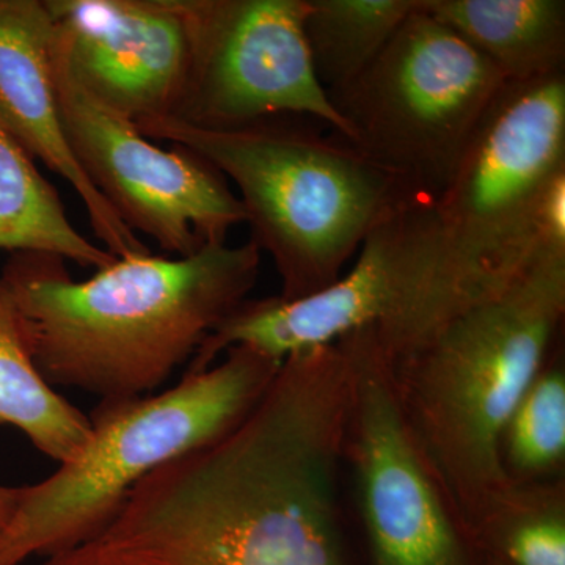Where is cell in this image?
<instances>
[{
  "mask_svg": "<svg viewBox=\"0 0 565 565\" xmlns=\"http://www.w3.org/2000/svg\"><path fill=\"white\" fill-rule=\"evenodd\" d=\"M349 394L343 338L289 355L236 429L152 471L85 548L117 565H364Z\"/></svg>",
  "mask_w": 565,
  "mask_h": 565,
  "instance_id": "obj_1",
  "label": "cell"
},
{
  "mask_svg": "<svg viewBox=\"0 0 565 565\" xmlns=\"http://www.w3.org/2000/svg\"><path fill=\"white\" fill-rule=\"evenodd\" d=\"M262 256L250 241L206 245L184 258L145 253L77 281L61 256L17 252L0 281L52 388L129 399L166 384L250 299Z\"/></svg>",
  "mask_w": 565,
  "mask_h": 565,
  "instance_id": "obj_2",
  "label": "cell"
},
{
  "mask_svg": "<svg viewBox=\"0 0 565 565\" xmlns=\"http://www.w3.org/2000/svg\"><path fill=\"white\" fill-rule=\"evenodd\" d=\"M564 319L565 252H545L393 360L405 422L470 531L509 484L501 430L563 341Z\"/></svg>",
  "mask_w": 565,
  "mask_h": 565,
  "instance_id": "obj_3",
  "label": "cell"
},
{
  "mask_svg": "<svg viewBox=\"0 0 565 565\" xmlns=\"http://www.w3.org/2000/svg\"><path fill=\"white\" fill-rule=\"evenodd\" d=\"M313 122L280 115L226 129L177 118L137 125L148 139L195 152L233 182L248 241L273 259L285 300L332 285L379 223L419 200L351 141Z\"/></svg>",
  "mask_w": 565,
  "mask_h": 565,
  "instance_id": "obj_4",
  "label": "cell"
},
{
  "mask_svg": "<svg viewBox=\"0 0 565 565\" xmlns=\"http://www.w3.org/2000/svg\"><path fill=\"white\" fill-rule=\"evenodd\" d=\"M282 362L237 344L162 393L106 399L93 411L87 444L35 486L0 537V565L87 545L110 525L152 471L236 429L262 403Z\"/></svg>",
  "mask_w": 565,
  "mask_h": 565,
  "instance_id": "obj_5",
  "label": "cell"
},
{
  "mask_svg": "<svg viewBox=\"0 0 565 565\" xmlns=\"http://www.w3.org/2000/svg\"><path fill=\"white\" fill-rule=\"evenodd\" d=\"M565 174V71L508 82L451 180L430 202L446 267L468 307L503 289L542 253V207Z\"/></svg>",
  "mask_w": 565,
  "mask_h": 565,
  "instance_id": "obj_6",
  "label": "cell"
},
{
  "mask_svg": "<svg viewBox=\"0 0 565 565\" xmlns=\"http://www.w3.org/2000/svg\"><path fill=\"white\" fill-rule=\"evenodd\" d=\"M465 308L446 267L430 202L408 200L367 234L352 269L322 291L241 303L200 345L188 373L207 370L232 345L282 362L364 327H375L397 360Z\"/></svg>",
  "mask_w": 565,
  "mask_h": 565,
  "instance_id": "obj_7",
  "label": "cell"
},
{
  "mask_svg": "<svg viewBox=\"0 0 565 565\" xmlns=\"http://www.w3.org/2000/svg\"><path fill=\"white\" fill-rule=\"evenodd\" d=\"M505 84L419 0L370 68L332 103L353 147L416 199L433 202Z\"/></svg>",
  "mask_w": 565,
  "mask_h": 565,
  "instance_id": "obj_8",
  "label": "cell"
},
{
  "mask_svg": "<svg viewBox=\"0 0 565 565\" xmlns=\"http://www.w3.org/2000/svg\"><path fill=\"white\" fill-rule=\"evenodd\" d=\"M351 364L344 462L364 565H484L405 422L375 327L343 337Z\"/></svg>",
  "mask_w": 565,
  "mask_h": 565,
  "instance_id": "obj_9",
  "label": "cell"
},
{
  "mask_svg": "<svg viewBox=\"0 0 565 565\" xmlns=\"http://www.w3.org/2000/svg\"><path fill=\"white\" fill-rule=\"evenodd\" d=\"M63 131L77 166L134 233L184 258L245 223L228 181L195 152L158 147L76 81L52 36Z\"/></svg>",
  "mask_w": 565,
  "mask_h": 565,
  "instance_id": "obj_10",
  "label": "cell"
},
{
  "mask_svg": "<svg viewBox=\"0 0 565 565\" xmlns=\"http://www.w3.org/2000/svg\"><path fill=\"white\" fill-rule=\"evenodd\" d=\"M189 71L177 120L206 129L300 117L349 139L305 40L308 0H177Z\"/></svg>",
  "mask_w": 565,
  "mask_h": 565,
  "instance_id": "obj_11",
  "label": "cell"
},
{
  "mask_svg": "<svg viewBox=\"0 0 565 565\" xmlns=\"http://www.w3.org/2000/svg\"><path fill=\"white\" fill-rule=\"evenodd\" d=\"M54 43L93 98L140 125L177 117L189 36L177 0H44Z\"/></svg>",
  "mask_w": 565,
  "mask_h": 565,
  "instance_id": "obj_12",
  "label": "cell"
},
{
  "mask_svg": "<svg viewBox=\"0 0 565 565\" xmlns=\"http://www.w3.org/2000/svg\"><path fill=\"white\" fill-rule=\"evenodd\" d=\"M52 36L44 0H0V120L33 159L68 182L93 234L110 255L151 253L93 188L70 150L58 110Z\"/></svg>",
  "mask_w": 565,
  "mask_h": 565,
  "instance_id": "obj_13",
  "label": "cell"
},
{
  "mask_svg": "<svg viewBox=\"0 0 565 565\" xmlns=\"http://www.w3.org/2000/svg\"><path fill=\"white\" fill-rule=\"evenodd\" d=\"M422 7L492 63L505 82L565 71L564 0H422Z\"/></svg>",
  "mask_w": 565,
  "mask_h": 565,
  "instance_id": "obj_14",
  "label": "cell"
},
{
  "mask_svg": "<svg viewBox=\"0 0 565 565\" xmlns=\"http://www.w3.org/2000/svg\"><path fill=\"white\" fill-rule=\"evenodd\" d=\"M0 424L20 429L58 465L84 448L88 416L68 403L40 374L24 319L0 281Z\"/></svg>",
  "mask_w": 565,
  "mask_h": 565,
  "instance_id": "obj_15",
  "label": "cell"
},
{
  "mask_svg": "<svg viewBox=\"0 0 565 565\" xmlns=\"http://www.w3.org/2000/svg\"><path fill=\"white\" fill-rule=\"evenodd\" d=\"M0 250L50 253L99 270L115 256L71 223L58 192L0 120Z\"/></svg>",
  "mask_w": 565,
  "mask_h": 565,
  "instance_id": "obj_16",
  "label": "cell"
},
{
  "mask_svg": "<svg viewBox=\"0 0 565 565\" xmlns=\"http://www.w3.org/2000/svg\"><path fill=\"white\" fill-rule=\"evenodd\" d=\"M418 7L419 0H308L305 40L330 99L370 68Z\"/></svg>",
  "mask_w": 565,
  "mask_h": 565,
  "instance_id": "obj_17",
  "label": "cell"
},
{
  "mask_svg": "<svg viewBox=\"0 0 565 565\" xmlns=\"http://www.w3.org/2000/svg\"><path fill=\"white\" fill-rule=\"evenodd\" d=\"M471 534L482 556L503 565H565V479L509 482Z\"/></svg>",
  "mask_w": 565,
  "mask_h": 565,
  "instance_id": "obj_18",
  "label": "cell"
},
{
  "mask_svg": "<svg viewBox=\"0 0 565 565\" xmlns=\"http://www.w3.org/2000/svg\"><path fill=\"white\" fill-rule=\"evenodd\" d=\"M498 460L511 484L565 479L564 341L550 353L505 422Z\"/></svg>",
  "mask_w": 565,
  "mask_h": 565,
  "instance_id": "obj_19",
  "label": "cell"
},
{
  "mask_svg": "<svg viewBox=\"0 0 565 565\" xmlns=\"http://www.w3.org/2000/svg\"><path fill=\"white\" fill-rule=\"evenodd\" d=\"M24 493V487H7L0 484V537L6 533L11 520L17 514Z\"/></svg>",
  "mask_w": 565,
  "mask_h": 565,
  "instance_id": "obj_20",
  "label": "cell"
},
{
  "mask_svg": "<svg viewBox=\"0 0 565 565\" xmlns=\"http://www.w3.org/2000/svg\"><path fill=\"white\" fill-rule=\"evenodd\" d=\"M40 565H117L106 563L99 559L98 556L93 555L90 550L85 546L79 548L70 550V552L58 553V555L44 557L43 563Z\"/></svg>",
  "mask_w": 565,
  "mask_h": 565,
  "instance_id": "obj_21",
  "label": "cell"
},
{
  "mask_svg": "<svg viewBox=\"0 0 565 565\" xmlns=\"http://www.w3.org/2000/svg\"><path fill=\"white\" fill-rule=\"evenodd\" d=\"M484 565H503V564L498 563V561L490 559V557H484Z\"/></svg>",
  "mask_w": 565,
  "mask_h": 565,
  "instance_id": "obj_22",
  "label": "cell"
}]
</instances>
